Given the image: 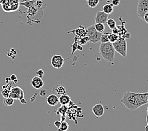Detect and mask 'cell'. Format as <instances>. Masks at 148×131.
I'll list each match as a JSON object with an SVG mask.
<instances>
[{
    "mask_svg": "<svg viewBox=\"0 0 148 131\" xmlns=\"http://www.w3.org/2000/svg\"><path fill=\"white\" fill-rule=\"evenodd\" d=\"M122 104L130 111L136 110L146 104H148V91L145 93H135L126 91L121 100Z\"/></svg>",
    "mask_w": 148,
    "mask_h": 131,
    "instance_id": "obj_1",
    "label": "cell"
},
{
    "mask_svg": "<svg viewBox=\"0 0 148 131\" xmlns=\"http://www.w3.org/2000/svg\"><path fill=\"white\" fill-rule=\"evenodd\" d=\"M99 54L105 61L113 64L114 62L115 51L112 43H101L99 47Z\"/></svg>",
    "mask_w": 148,
    "mask_h": 131,
    "instance_id": "obj_2",
    "label": "cell"
},
{
    "mask_svg": "<svg viewBox=\"0 0 148 131\" xmlns=\"http://www.w3.org/2000/svg\"><path fill=\"white\" fill-rule=\"evenodd\" d=\"M20 6V0H4L1 4L3 11L6 13L15 12Z\"/></svg>",
    "mask_w": 148,
    "mask_h": 131,
    "instance_id": "obj_3",
    "label": "cell"
},
{
    "mask_svg": "<svg viewBox=\"0 0 148 131\" xmlns=\"http://www.w3.org/2000/svg\"><path fill=\"white\" fill-rule=\"evenodd\" d=\"M115 52H118L120 55H121L124 58H126L127 51V44L125 38L122 37H119V39L112 43Z\"/></svg>",
    "mask_w": 148,
    "mask_h": 131,
    "instance_id": "obj_4",
    "label": "cell"
},
{
    "mask_svg": "<svg viewBox=\"0 0 148 131\" xmlns=\"http://www.w3.org/2000/svg\"><path fill=\"white\" fill-rule=\"evenodd\" d=\"M87 37L89 38L90 42H92L93 44L98 43L100 42L101 35L102 33L98 32L95 29L94 25H91L86 29Z\"/></svg>",
    "mask_w": 148,
    "mask_h": 131,
    "instance_id": "obj_5",
    "label": "cell"
},
{
    "mask_svg": "<svg viewBox=\"0 0 148 131\" xmlns=\"http://www.w3.org/2000/svg\"><path fill=\"white\" fill-rule=\"evenodd\" d=\"M148 12V0H139L137 7V16L143 20L144 15Z\"/></svg>",
    "mask_w": 148,
    "mask_h": 131,
    "instance_id": "obj_6",
    "label": "cell"
},
{
    "mask_svg": "<svg viewBox=\"0 0 148 131\" xmlns=\"http://www.w3.org/2000/svg\"><path fill=\"white\" fill-rule=\"evenodd\" d=\"M25 94L23 90L19 86H15L12 88L10 92V97L14 100H22L25 98Z\"/></svg>",
    "mask_w": 148,
    "mask_h": 131,
    "instance_id": "obj_7",
    "label": "cell"
},
{
    "mask_svg": "<svg viewBox=\"0 0 148 131\" xmlns=\"http://www.w3.org/2000/svg\"><path fill=\"white\" fill-rule=\"evenodd\" d=\"M64 61L65 60L62 58V56L56 54L52 57L51 60V63L52 66L54 68L61 69L62 66L64 65Z\"/></svg>",
    "mask_w": 148,
    "mask_h": 131,
    "instance_id": "obj_8",
    "label": "cell"
},
{
    "mask_svg": "<svg viewBox=\"0 0 148 131\" xmlns=\"http://www.w3.org/2000/svg\"><path fill=\"white\" fill-rule=\"evenodd\" d=\"M31 84L34 88L36 90H40L44 86V81L42 78L37 76H34L31 81Z\"/></svg>",
    "mask_w": 148,
    "mask_h": 131,
    "instance_id": "obj_9",
    "label": "cell"
},
{
    "mask_svg": "<svg viewBox=\"0 0 148 131\" xmlns=\"http://www.w3.org/2000/svg\"><path fill=\"white\" fill-rule=\"evenodd\" d=\"M108 15L104 13L103 11L98 12L96 14V16L95 18V23H106L108 20Z\"/></svg>",
    "mask_w": 148,
    "mask_h": 131,
    "instance_id": "obj_10",
    "label": "cell"
},
{
    "mask_svg": "<svg viewBox=\"0 0 148 131\" xmlns=\"http://www.w3.org/2000/svg\"><path fill=\"white\" fill-rule=\"evenodd\" d=\"M92 112L97 117H100L103 116L105 112L103 105L101 104H97L95 105L92 108Z\"/></svg>",
    "mask_w": 148,
    "mask_h": 131,
    "instance_id": "obj_11",
    "label": "cell"
},
{
    "mask_svg": "<svg viewBox=\"0 0 148 131\" xmlns=\"http://www.w3.org/2000/svg\"><path fill=\"white\" fill-rule=\"evenodd\" d=\"M46 102L47 104L52 107L57 105L59 104V97L58 95H56L54 93H52L50 95H49L46 99Z\"/></svg>",
    "mask_w": 148,
    "mask_h": 131,
    "instance_id": "obj_12",
    "label": "cell"
},
{
    "mask_svg": "<svg viewBox=\"0 0 148 131\" xmlns=\"http://www.w3.org/2000/svg\"><path fill=\"white\" fill-rule=\"evenodd\" d=\"M52 92H53L54 94L58 95V96H61V95L66 94L67 91L64 85H62V84H58V85H56L53 88Z\"/></svg>",
    "mask_w": 148,
    "mask_h": 131,
    "instance_id": "obj_13",
    "label": "cell"
},
{
    "mask_svg": "<svg viewBox=\"0 0 148 131\" xmlns=\"http://www.w3.org/2000/svg\"><path fill=\"white\" fill-rule=\"evenodd\" d=\"M42 9L38 8V7L36 5V4L34 6H32L31 8L28 9L27 14H28V15H29V16H30V17H33L35 15L43 16V15H40V14L38 15V13H40V12H42Z\"/></svg>",
    "mask_w": 148,
    "mask_h": 131,
    "instance_id": "obj_14",
    "label": "cell"
},
{
    "mask_svg": "<svg viewBox=\"0 0 148 131\" xmlns=\"http://www.w3.org/2000/svg\"><path fill=\"white\" fill-rule=\"evenodd\" d=\"M73 32L75 34L77 38H82L87 36L86 29H85L83 26L79 25V27L77 29L73 31Z\"/></svg>",
    "mask_w": 148,
    "mask_h": 131,
    "instance_id": "obj_15",
    "label": "cell"
},
{
    "mask_svg": "<svg viewBox=\"0 0 148 131\" xmlns=\"http://www.w3.org/2000/svg\"><path fill=\"white\" fill-rule=\"evenodd\" d=\"M59 102L61 105H68L71 102V98L67 94L61 95L59 98Z\"/></svg>",
    "mask_w": 148,
    "mask_h": 131,
    "instance_id": "obj_16",
    "label": "cell"
},
{
    "mask_svg": "<svg viewBox=\"0 0 148 131\" xmlns=\"http://www.w3.org/2000/svg\"><path fill=\"white\" fill-rule=\"evenodd\" d=\"M102 11L104 13H107V15H110V14H112L113 12H114V6L112 4H109V3H108V4H105L103 6Z\"/></svg>",
    "mask_w": 148,
    "mask_h": 131,
    "instance_id": "obj_17",
    "label": "cell"
},
{
    "mask_svg": "<svg viewBox=\"0 0 148 131\" xmlns=\"http://www.w3.org/2000/svg\"><path fill=\"white\" fill-rule=\"evenodd\" d=\"M67 106L66 105H62L61 107H59L58 108V114H61V122L62 121H64L66 117H65V114L67 111Z\"/></svg>",
    "mask_w": 148,
    "mask_h": 131,
    "instance_id": "obj_18",
    "label": "cell"
},
{
    "mask_svg": "<svg viewBox=\"0 0 148 131\" xmlns=\"http://www.w3.org/2000/svg\"><path fill=\"white\" fill-rule=\"evenodd\" d=\"M36 0H29V1H26L24 2L20 3V6H23L25 7H26L27 8H30L32 6H34L36 5Z\"/></svg>",
    "mask_w": 148,
    "mask_h": 131,
    "instance_id": "obj_19",
    "label": "cell"
},
{
    "mask_svg": "<svg viewBox=\"0 0 148 131\" xmlns=\"http://www.w3.org/2000/svg\"><path fill=\"white\" fill-rule=\"evenodd\" d=\"M94 27L95 28V29L98 32L100 33H103V32L105 31V25L103 23H95V24L94 25Z\"/></svg>",
    "mask_w": 148,
    "mask_h": 131,
    "instance_id": "obj_20",
    "label": "cell"
},
{
    "mask_svg": "<svg viewBox=\"0 0 148 131\" xmlns=\"http://www.w3.org/2000/svg\"><path fill=\"white\" fill-rule=\"evenodd\" d=\"M100 0H88L87 6L91 8H96L97 5L99 4Z\"/></svg>",
    "mask_w": 148,
    "mask_h": 131,
    "instance_id": "obj_21",
    "label": "cell"
},
{
    "mask_svg": "<svg viewBox=\"0 0 148 131\" xmlns=\"http://www.w3.org/2000/svg\"><path fill=\"white\" fill-rule=\"evenodd\" d=\"M106 23L107 24L108 27L110 28V30H114L115 28L117 27V23H116V22L112 19H109L107 20Z\"/></svg>",
    "mask_w": 148,
    "mask_h": 131,
    "instance_id": "obj_22",
    "label": "cell"
},
{
    "mask_svg": "<svg viewBox=\"0 0 148 131\" xmlns=\"http://www.w3.org/2000/svg\"><path fill=\"white\" fill-rule=\"evenodd\" d=\"M119 38V36L116 34L114 33H109L108 34V40L109 42H111V43H114V42L117 41Z\"/></svg>",
    "mask_w": 148,
    "mask_h": 131,
    "instance_id": "obj_23",
    "label": "cell"
},
{
    "mask_svg": "<svg viewBox=\"0 0 148 131\" xmlns=\"http://www.w3.org/2000/svg\"><path fill=\"white\" fill-rule=\"evenodd\" d=\"M69 129V124L68 122L64 121H62L61 125L58 129V131H67Z\"/></svg>",
    "mask_w": 148,
    "mask_h": 131,
    "instance_id": "obj_24",
    "label": "cell"
},
{
    "mask_svg": "<svg viewBox=\"0 0 148 131\" xmlns=\"http://www.w3.org/2000/svg\"><path fill=\"white\" fill-rule=\"evenodd\" d=\"M14 99L11 97L5 98L4 100H3V104H4L7 107H10V106H12L14 104Z\"/></svg>",
    "mask_w": 148,
    "mask_h": 131,
    "instance_id": "obj_25",
    "label": "cell"
},
{
    "mask_svg": "<svg viewBox=\"0 0 148 131\" xmlns=\"http://www.w3.org/2000/svg\"><path fill=\"white\" fill-rule=\"evenodd\" d=\"M110 32H103L101 34L100 42L101 43H107L109 42L108 40V34Z\"/></svg>",
    "mask_w": 148,
    "mask_h": 131,
    "instance_id": "obj_26",
    "label": "cell"
},
{
    "mask_svg": "<svg viewBox=\"0 0 148 131\" xmlns=\"http://www.w3.org/2000/svg\"><path fill=\"white\" fill-rule=\"evenodd\" d=\"M77 39H78V41H77V43H79V44L80 45H85L88 43V42H90L89 38L87 36L84 37H82V38H77Z\"/></svg>",
    "mask_w": 148,
    "mask_h": 131,
    "instance_id": "obj_27",
    "label": "cell"
},
{
    "mask_svg": "<svg viewBox=\"0 0 148 131\" xmlns=\"http://www.w3.org/2000/svg\"><path fill=\"white\" fill-rule=\"evenodd\" d=\"M36 4L38 8H39L42 10L44 9L45 8H46V6H47L46 3L44 1H42V0H37Z\"/></svg>",
    "mask_w": 148,
    "mask_h": 131,
    "instance_id": "obj_28",
    "label": "cell"
},
{
    "mask_svg": "<svg viewBox=\"0 0 148 131\" xmlns=\"http://www.w3.org/2000/svg\"><path fill=\"white\" fill-rule=\"evenodd\" d=\"M11 89H7V88H5V90H3V91H2V95L4 97V98L10 97V92Z\"/></svg>",
    "mask_w": 148,
    "mask_h": 131,
    "instance_id": "obj_29",
    "label": "cell"
},
{
    "mask_svg": "<svg viewBox=\"0 0 148 131\" xmlns=\"http://www.w3.org/2000/svg\"><path fill=\"white\" fill-rule=\"evenodd\" d=\"M36 75L38 77L41 78H42L43 76H44V71H43V69H38L36 72Z\"/></svg>",
    "mask_w": 148,
    "mask_h": 131,
    "instance_id": "obj_30",
    "label": "cell"
},
{
    "mask_svg": "<svg viewBox=\"0 0 148 131\" xmlns=\"http://www.w3.org/2000/svg\"><path fill=\"white\" fill-rule=\"evenodd\" d=\"M47 91L45 89H42V88H41V89L40 90V91H39V95H40L41 97H44L47 95Z\"/></svg>",
    "mask_w": 148,
    "mask_h": 131,
    "instance_id": "obj_31",
    "label": "cell"
},
{
    "mask_svg": "<svg viewBox=\"0 0 148 131\" xmlns=\"http://www.w3.org/2000/svg\"><path fill=\"white\" fill-rule=\"evenodd\" d=\"M121 3V0H112L111 4L114 6H117Z\"/></svg>",
    "mask_w": 148,
    "mask_h": 131,
    "instance_id": "obj_32",
    "label": "cell"
},
{
    "mask_svg": "<svg viewBox=\"0 0 148 131\" xmlns=\"http://www.w3.org/2000/svg\"><path fill=\"white\" fill-rule=\"evenodd\" d=\"M143 20L146 23H147L148 25V12L144 15V18H143Z\"/></svg>",
    "mask_w": 148,
    "mask_h": 131,
    "instance_id": "obj_33",
    "label": "cell"
},
{
    "mask_svg": "<svg viewBox=\"0 0 148 131\" xmlns=\"http://www.w3.org/2000/svg\"><path fill=\"white\" fill-rule=\"evenodd\" d=\"M61 121H58V120H57V121H56L54 122V125L58 129L59 127V126H60V125H61Z\"/></svg>",
    "mask_w": 148,
    "mask_h": 131,
    "instance_id": "obj_34",
    "label": "cell"
},
{
    "mask_svg": "<svg viewBox=\"0 0 148 131\" xmlns=\"http://www.w3.org/2000/svg\"><path fill=\"white\" fill-rule=\"evenodd\" d=\"M15 79H17V78H16V75H14V74H13V75H12L11 77H10V80H12V81H14Z\"/></svg>",
    "mask_w": 148,
    "mask_h": 131,
    "instance_id": "obj_35",
    "label": "cell"
},
{
    "mask_svg": "<svg viewBox=\"0 0 148 131\" xmlns=\"http://www.w3.org/2000/svg\"><path fill=\"white\" fill-rule=\"evenodd\" d=\"M20 102L22 103V104H27V102H26V100H25V98H23V99H22V100H20Z\"/></svg>",
    "mask_w": 148,
    "mask_h": 131,
    "instance_id": "obj_36",
    "label": "cell"
},
{
    "mask_svg": "<svg viewBox=\"0 0 148 131\" xmlns=\"http://www.w3.org/2000/svg\"><path fill=\"white\" fill-rule=\"evenodd\" d=\"M145 131H148V124L145 127Z\"/></svg>",
    "mask_w": 148,
    "mask_h": 131,
    "instance_id": "obj_37",
    "label": "cell"
},
{
    "mask_svg": "<svg viewBox=\"0 0 148 131\" xmlns=\"http://www.w3.org/2000/svg\"><path fill=\"white\" fill-rule=\"evenodd\" d=\"M146 122H147V123L148 124V114H147V115L146 116Z\"/></svg>",
    "mask_w": 148,
    "mask_h": 131,
    "instance_id": "obj_38",
    "label": "cell"
},
{
    "mask_svg": "<svg viewBox=\"0 0 148 131\" xmlns=\"http://www.w3.org/2000/svg\"><path fill=\"white\" fill-rule=\"evenodd\" d=\"M29 1V0H20V3H22V2H24V1Z\"/></svg>",
    "mask_w": 148,
    "mask_h": 131,
    "instance_id": "obj_39",
    "label": "cell"
},
{
    "mask_svg": "<svg viewBox=\"0 0 148 131\" xmlns=\"http://www.w3.org/2000/svg\"><path fill=\"white\" fill-rule=\"evenodd\" d=\"M3 1H4V0H0V5L2 4V3L3 2Z\"/></svg>",
    "mask_w": 148,
    "mask_h": 131,
    "instance_id": "obj_40",
    "label": "cell"
},
{
    "mask_svg": "<svg viewBox=\"0 0 148 131\" xmlns=\"http://www.w3.org/2000/svg\"><path fill=\"white\" fill-rule=\"evenodd\" d=\"M147 114H148V107H147Z\"/></svg>",
    "mask_w": 148,
    "mask_h": 131,
    "instance_id": "obj_41",
    "label": "cell"
},
{
    "mask_svg": "<svg viewBox=\"0 0 148 131\" xmlns=\"http://www.w3.org/2000/svg\"><path fill=\"white\" fill-rule=\"evenodd\" d=\"M85 1H88V0H85Z\"/></svg>",
    "mask_w": 148,
    "mask_h": 131,
    "instance_id": "obj_42",
    "label": "cell"
}]
</instances>
